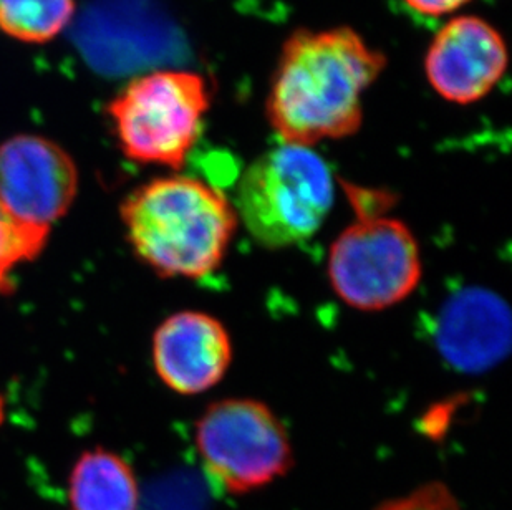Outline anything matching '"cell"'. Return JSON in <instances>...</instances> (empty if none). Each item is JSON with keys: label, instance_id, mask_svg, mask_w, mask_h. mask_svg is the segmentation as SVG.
<instances>
[{"label": "cell", "instance_id": "8992f818", "mask_svg": "<svg viewBox=\"0 0 512 510\" xmlns=\"http://www.w3.org/2000/svg\"><path fill=\"white\" fill-rule=\"evenodd\" d=\"M329 277L350 307L377 312L410 297L421 279L418 242L393 217L362 216L330 249Z\"/></svg>", "mask_w": 512, "mask_h": 510}, {"label": "cell", "instance_id": "7a4b0ae2", "mask_svg": "<svg viewBox=\"0 0 512 510\" xmlns=\"http://www.w3.org/2000/svg\"><path fill=\"white\" fill-rule=\"evenodd\" d=\"M121 219L136 255L163 277L201 279L223 264L236 209L201 179H153L126 198Z\"/></svg>", "mask_w": 512, "mask_h": 510}, {"label": "cell", "instance_id": "ba28073f", "mask_svg": "<svg viewBox=\"0 0 512 510\" xmlns=\"http://www.w3.org/2000/svg\"><path fill=\"white\" fill-rule=\"evenodd\" d=\"M508 47L496 27L459 15L435 35L426 52L425 73L441 98L471 105L488 97L508 68Z\"/></svg>", "mask_w": 512, "mask_h": 510}, {"label": "cell", "instance_id": "3957f363", "mask_svg": "<svg viewBox=\"0 0 512 510\" xmlns=\"http://www.w3.org/2000/svg\"><path fill=\"white\" fill-rule=\"evenodd\" d=\"M334 206L329 166L312 148L285 145L261 154L237 186V219L261 246L285 249L314 236Z\"/></svg>", "mask_w": 512, "mask_h": 510}, {"label": "cell", "instance_id": "8fae6325", "mask_svg": "<svg viewBox=\"0 0 512 510\" xmlns=\"http://www.w3.org/2000/svg\"><path fill=\"white\" fill-rule=\"evenodd\" d=\"M72 510H138L140 489L125 459L107 449L83 454L68 479Z\"/></svg>", "mask_w": 512, "mask_h": 510}, {"label": "cell", "instance_id": "4fadbf2b", "mask_svg": "<svg viewBox=\"0 0 512 510\" xmlns=\"http://www.w3.org/2000/svg\"><path fill=\"white\" fill-rule=\"evenodd\" d=\"M49 237L15 224L0 207V295L12 289L10 274L17 265L32 260L44 249Z\"/></svg>", "mask_w": 512, "mask_h": 510}, {"label": "cell", "instance_id": "5b68a950", "mask_svg": "<svg viewBox=\"0 0 512 510\" xmlns=\"http://www.w3.org/2000/svg\"><path fill=\"white\" fill-rule=\"evenodd\" d=\"M194 441L209 481L232 496L271 484L294 462L281 419L261 401L247 398L209 406L196 423Z\"/></svg>", "mask_w": 512, "mask_h": 510}, {"label": "cell", "instance_id": "30bf717a", "mask_svg": "<svg viewBox=\"0 0 512 510\" xmlns=\"http://www.w3.org/2000/svg\"><path fill=\"white\" fill-rule=\"evenodd\" d=\"M433 337L438 352L456 370H488L511 345L508 305L489 290H461L440 308Z\"/></svg>", "mask_w": 512, "mask_h": 510}, {"label": "cell", "instance_id": "9a60e30c", "mask_svg": "<svg viewBox=\"0 0 512 510\" xmlns=\"http://www.w3.org/2000/svg\"><path fill=\"white\" fill-rule=\"evenodd\" d=\"M416 14L425 17H445L469 4L471 0H403Z\"/></svg>", "mask_w": 512, "mask_h": 510}, {"label": "cell", "instance_id": "9c48e42d", "mask_svg": "<svg viewBox=\"0 0 512 510\" xmlns=\"http://www.w3.org/2000/svg\"><path fill=\"white\" fill-rule=\"evenodd\" d=\"M153 361L168 388L179 395H199L226 375L232 361L231 337L208 313H174L155 332Z\"/></svg>", "mask_w": 512, "mask_h": 510}, {"label": "cell", "instance_id": "6da1fadb", "mask_svg": "<svg viewBox=\"0 0 512 510\" xmlns=\"http://www.w3.org/2000/svg\"><path fill=\"white\" fill-rule=\"evenodd\" d=\"M387 57L350 27L295 30L285 40L267 93V120L285 145L312 148L355 135L363 95Z\"/></svg>", "mask_w": 512, "mask_h": 510}, {"label": "cell", "instance_id": "5bb4252c", "mask_svg": "<svg viewBox=\"0 0 512 510\" xmlns=\"http://www.w3.org/2000/svg\"><path fill=\"white\" fill-rule=\"evenodd\" d=\"M378 510H459V507L443 487L430 486L400 501L388 502Z\"/></svg>", "mask_w": 512, "mask_h": 510}, {"label": "cell", "instance_id": "277c9868", "mask_svg": "<svg viewBox=\"0 0 512 510\" xmlns=\"http://www.w3.org/2000/svg\"><path fill=\"white\" fill-rule=\"evenodd\" d=\"M211 100L203 75L158 70L133 78L107 113L126 158L181 169L201 135Z\"/></svg>", "mask_w": 512, "mask_h": 510}, {"label": "cell", "instance_id": "52a82bcc", "mask_svg": "<svg viewBox=\"0 0 512 510\" xmlns=\"http://www.w3.org/2000/svg\"><path fill=\"white\" fill-rule=\"evenodd\" d=\"M77 191V164L55 141L19 135L0 145V207L20 227L49 237Z\"/></svg>", "mask_w": 512, "mask_h": 510}, {"label": "cell", "instance_id": "7c38bea8", "mask_svg": "<svg viewBox=\"0 0 512 510\" xmlns=\"http://www.w3.org/2000/svg\"><path fill=\"white\" fill-rule=\"evenodd\" d=\"M77 0H0V32L24 44H47L72 22Z\"/></svg>", "mask_w": 512, "mask_h": 510}]
</instances>
